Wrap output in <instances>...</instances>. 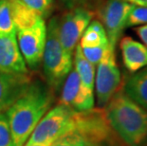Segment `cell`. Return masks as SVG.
<instances>
[{
	"label": "cell",
	"mask_w": 147,
	"mask_h": 146,
	"mask_svg": "<svg viewBox=\"0 0 147 146\" xmlns=\"http://www.w3.org/2000/svg\"><path fill=\"white\" fill-rule=\"evenodd\" d=\"M53 102L52 89L41 81H32L27 90L6 111L14 146H24Z\"/></svg>",
	"instance_id": "cell-1"
},
{
	"label": "cell",
	"mask_w": 147,
	"mask_h": 146,
	"mask_svg": "<svg viewBox=\"0 0 147 146\" xmlns=\"http://www.w3.org/2000/svg\"><path fill=\"white\" fill-rule=\"evenodd\" d=\"M105 109L106 120L128 146H140L147 139V110L119 89Z\"/></svg>",
	"instance_id": "cell-2"
},
{
	"label": "cell",
	"mask_w": 147,
	"mask_h": 146,
	"mask_svg": "<svg viewBox=\"0 0 147 146\" xmlns=\"http://www.w3.org/2000/svg\"><path fill=\"white\" fill-rule=\"evenodd\" d=\"M43 69L51 89L62 87L73 67V56L64 50L58 34V19L53 17L47 27V39L43 53Z\"/></svg>",
	"instance_id": "cell-3"
},
{
	"label": "cell",
	"mask_w": 147,
	"mask_h": 146,
	"mask_svg": "<svg viewBox=\"0 0 147 146\" xmlns=\"http://www.w3.org/2000/svg\"><path fill=\"white\" fill-rule=\"evenodd\" d=\"M77 111L58 104L45 114L25 145L55 141L72 133L76 125Z\"/></svg>",
	"instance_id": "cell-4"
},
{
	"label": "cell",
	"mask_w": 147,
	"mask_h": 146,
	"mask_svg": "<svg viewBox=\"0 0 147 146\" xmlns=\"http://www.w3.org/2000/svg\"><path fill=\"white\" fill-rule=\"evenodd\" d=\"M95 75V89L98 105L105 107L116 92L120 89L121 72L116 62L115 48L108 44L100 63L97 65Z\"/></svg>",
	"instance_id": "cell-5"
},
{
	"label": "cell",
	"mask_w": 147,
	"mask_h": 146,
	"mask_svg": "<svg viewBox=\"0 0 147 146\" xmlns=\"http://www.w3.org/2000/svg\"><path fill=\"white\" fill-rule=\"evenodd\" d=\"M94 14V11L80 6L71 8L58 21L59 40L67 54L74 55L76 46L79 44L81 37Z\"/></svg>",
	"instance_id": "cell-6"
},
{
	"label": "cell",
	"mask_w": 147,
	"mask_h": 146,
	"mask_svg": "<svg viewBox=\"0 0 147 146\" xmlns=\"http://www.w3.org/2000/svg\"><path fill=\"white\" fill-rule=\"evenodd\" d=\"M16 39L27 67L32 69L38 68L42 63L47 39V26L44 18L30 29L17 30Z\"/></svg>",
	"instance_id": "cell-7"
},
{
	"label": "cell",
	"mask_w": 147,
	"mask_h": 146,
	"mask_svg": "<svg viewBox=\"0 0 147 146\" xmlns=\"http://www.w3.org/2000/svg\"><path fill=\"white\" fill-rule=\"evenodd\" d=\"M133 5L123 0H106L98 11V15L104 26L108 44L116 46L118 40L125 29L128 14Z\"/></svg>",
	"instance_id": "cell-8"
},
{
	"label": "cell",
	"mask_w": 147,
	"mask_h": 146,
	"mask_svg": "<svg viewBox=\"0 0 147 146\" xmlns=\"http://www.w3.org/2000/svg\"><path fill=\"white\" fill-rule=\"evenodd\" d=\"M32 78L28 74L0 70V113H5L29 87Z\"/></svg>",
	"instance_id": "cell-9"
},
{
	"label": "cell",
	"mask_w": 147,
	"mask_h": 146,
	"mask_svg": "<svg viewBox=\"0 0 147 146\" xmlns=\"http://www.w3.org/2000/svg\"><path fill=\"white\" fill-rule=\"evenodd\" d=\"M0 70L28 74V67L18 46L16 34L0 33Z\"/></svg>",
	"instance_id": "cell-10"
},
{
	"label": "cell",
	"mask_w": 147,
	"mask_h": 146,
	"mask_svg": "<svg viewBox=\"0 0 147 146\" xmlns=\"http://www.w3.org/2000/svg\"><path fill=\"white\" fill-rule=\"evenodd\" d=\"M120 48L124 67L130 72H137L147 67V46L131 37H123Z\"/></svg>",
	"instance_id": "cell-11"
},
{
	"label": "cell",
	"mask_w": 147,
	"mask_h": 146,
	"mask_svg": "<svg viewBox=\"0 0 147 146\" xmlns=\"http://www.w3.org/2000/svg\"><path fill=\"white\" fill-rule=\"evenodd\" d=\"M123 90L130 99L147 110V67L129 77Z\"/></svg>",
	"instance_id": "cell-12"
},
{
	"label": "cell",
	"mask_w": 147,
	"mask_h": 146,
	"mask_svg": "<svg viewBox=\"0 0 147 146\" xmlns=\"http://www.w3.org/2000/svg\"><path fill=\"white\" fill-rule=\"evenodd\" d=\"M74 57V68L76 69L78 76H79L81 87L86 92L94 94V86H95V67L90 64L81 50L79 44L75 48Z\"/></svg>",
	"instance_id": "cell-13"
},
{
	"label": "cell",
	"mask_w": 147,
	"mask_h": 146,
	"mask_svg": "<svg viewBox=\"0 0 147 146\" xmlns=\"http://www.w3.org/2000/svg\"><path fill=\"white\" fill-rule=\"evenodd\" d=\"M12 18L17 30L32 28L43 18L38 12L27 6L22 0H10Z\"/></svg>",
	"instance_id": "cell-14"
},
{
	"label": "cell",
	"mask_w": 147,
	"mask_h": 146,
	"mask_svg": "<svg viewBox=\"0 0 147 146\" xmlns=\"http://www.w3.org/2000/svg\"><path fill=\"white\" fill-rule=\"evenodd\" d=\"M79 45L81 48H93L108 45L105 30L99 20H93L89 23L81 37Z\"/></svg>",
	"instance_id": "cell-15"
},
{
	"label": "cell",
	"mask_w": 147,
	"mask_h": 146,
	"mask_svg": "<svg viewBox=\"0 0 147 146\" xmlns=\"http://www.w3.org/2000/svg\"><path fill=\"white\" fill-rule=\"evenodd\" d=\"M81 87V83L76 69L72 67L70 72L65 78L62 85V92L59 104H64L70 108L73 107V104L79 95Z\"/></svg>",
	"instance_id": "cell-16"
},
{
	"label": "cell",
	"mask_w": 147,
	"mask_h": 146,
	"mask_svg": "<svg viewBox=\"0 0 147 146\" xmlns=\"http://www.w3.org/2000/svg\"><path fill=\"white\" fill-rule=\"evenodd\" d=\"M10 0H0V33L16 34Z\"/></svg>",
	"instance_id": "cell-17"
},
{
	"label": "cell",
	"mask_w": 147,
	"mask_h": 146,
	"mask_svg": "<svg viewBox=\"0 0 147 146\" xmlns=\"http://www.w3.org/2000/svg\"><path fill=\"white\" fill-rule=\"evenodd\" d=\"M51 146H97V143L89 141L77 133H69L53 142Z\"/></svg>",
	"instance_id": "cell-18"
},
{
	"label": "cell",
	"mask_w": 147,
	"mask_h": 146,
	"mask_svg": "<svg viewBox=\"0 0 147 146\" xmlns=\"http://www.w3.org/2000/svg\"><path fill=\"white\" fill-rule=\"evenodd\" d=\"M147 24V7H140V6L133 5L132 9L128 14L125 28L135 27L140 25Z\"/></svg>",
	"instance_id": "cell-19"
},
{
	"label": "cell",
	"mask_w": 147,
	"mask_h": 146,
	"mask_svg": "<svg viewBox=\"0 0 147 146\" xmlns=\"http://www.w3.org/2000/svg\"><path fill=\"white\" fill-rule=\"evenodd\" d=\"M107 46L108 45L93 46V48H81V46L80 48H81V50H82L84 57L86 58L90 64H92L93 66L96 67L97 65L100 63V61H101L102 56H104Z\"/></svg>",
	"instance_id": "cell-20"
},
{
	"label": "cell",
	"mask_w": 147,
	"mask_h": 146,
	"mask_svg": "<svg viewBox=\"0 0 147 146\" xmlns=\"http://www.w3.org/2000/svg\"><path fill=\"white\" fill-rule=\"evenodd\" d=\"M0 146H14L6 113H0Z\"/></svg>",
	"instance_id": "cell-21"
},
{
	"label": "cell",
	"mask_w": 147,
	"mask_h": 146,
	"mask_svg": "<svg viewBox=\"0 0 147 146\" xmlns=\"http://www.w3.org/2000/svg\"><path fill=\"white\" fill-rule=\"evenodd\" d=\"M27 6L37 11L44 18L51 10L53 0H22Z\"/></svg>",
	"instance_id": "cell-22"
},
{
	"label": "cell",
	"mask_w": 147,
	"mask_h": 146,
	"mask_svg": "<svg viewBox=\"0 0 147 146\" xmlns=\"http://www.w3.org/2000/svg\"><path fill=\"white\" fill-rule=\"evenodd\" d=\"M135 30H136V33L140 36V38L142 39L143 44L147 46V24L139 27Z\"/></svg>",
	"instance_id": "cell-23"
},
{
	"label": "cell",
	"mask_w": 147,
	"mask_h": 146,
	"mask_svg": "<svg viewBox=\"0 0 147 146\" xmlns=\"http://www.w3.org/2000/svg\"><path fill=\"white\" fill-rule=\"evenodd\" d=\"M60 1L67 6V7H69L71 9L75 7H80V6L84 4L88 0H60Z\"/></svg>",
	"instance_id": "cell-24"
},
{
	"label": "cell",
	"mask_w": 147,
	"mask_h": 146,
	"mask_svg": "<svg viewBox=\"0 0 147 146\" xmlns=\"http://www.w3.org/2000/svg\"><path fill=\"white\" fill-rule=\"evenodd\" d=\"M123 1L130 3L135 6H140V7H147V0H123Z\"/></svg>",
	"instance_id": "cell-25"
},
{
	"label": "cell",
	"mask_w": 147,
	"mask_h": 146,
	"mask_svg": "<svg viewBox=\"0 0 147 146\" xmlns=\"http://www.w3.org/2000/svg\"><path fill=\"white\" fill-rule=\"evenodd\" d=\"M54 142V141H53ZM53 142H45V143H39V144H30V145H24V146H51Z\"/></svg>",
	"instance_id": "cell-26"
}]
</instances>
